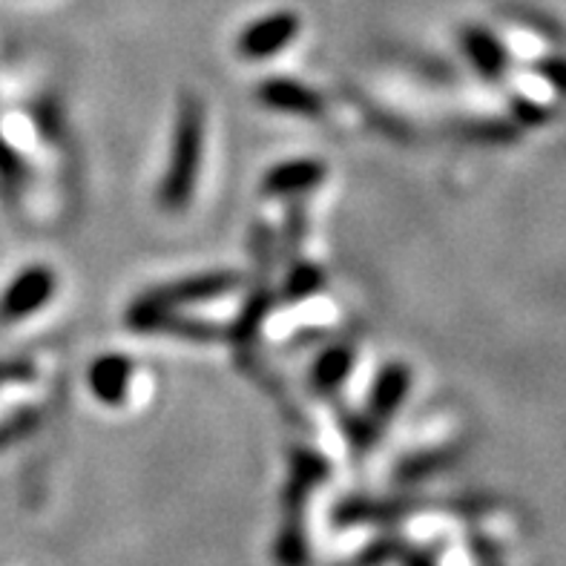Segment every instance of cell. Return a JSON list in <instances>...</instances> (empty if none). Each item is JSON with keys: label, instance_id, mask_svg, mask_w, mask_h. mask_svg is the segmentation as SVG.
I'll use <instances>...</instances> for the list:
<instances>
[{"label": "cell", "instance_id": "obj_1", "mask_svg": "<svg viewBox=\"0 0 566 566\" xmlns=\"http://www.w3.org/2000/svg\"><path fill=\"white\" fill-rule=\"evenodd\" d=\"M201 158V109L196 101H187L179 115V129H176V144H172V165L165 179V193L161 199L167 208H181L190 193H193L196 176H199Z\"/></svg>", "mask_w": 566, "mask_h": 566}, {"label": "cell", "instance_id": "obj_2", "mask_svg": "<svg viewBox=\"0 0 566 566\" xmlns=\"http://www.w3.org/2000/svg\"><path fill=\"white\" fill-rule=\"evenodd\" d=\"M52 291H55V276L46 268H32L21 273L0 300V319H21L32 314L50 300Z\"/></svg>", "mask_w": 566, "mask_h": 566}, {"label": "cell", "instance_id": "obj_3", "mask_svg": "<svg viewBox=\"0 0 566 566\" xmlns=\"http://www.w3.org/2000/svg\"><path fill=\"white\" fill-rule=\"evenodd\" d=\"M294 35V18H291V14H276V18H268V21H262L259 27L248 29L242 35V41H239V46H242V55L248 57H268L282 52V46H285Z\"/></svg>", "mask_w": 566, "mask_h": 566}, {"label": "cell", "instance_id": "obj_4", "mask_svg": "<svg viewBox=\"0 0 566 566\" xmlns=\"http://www.w3.org/2000/svg\"><path fill=\"white\" fill-rule=\"evenodd\" d=\"M129 363L124 357H104L93 366L90 374V382H93V391L104 402H118L124 400V391H127L129 382Z\"/></svg>", "mask_w": 566, "mask_h": 566}, {"label": "cell", "instance_id": "obj_5", "mask_svg": "<svg viewBox=\"0 0 566 566\" xmlns=\"http://www.w3.org/2000/svg\"><path fill=\"white\" fill-rule=\"evenodd\" d=\"M325 170L314 161H294V165H282L268 176V190L271 193H287V190H308L316 181L323 179Z\"/></svg>", "mask_w": 566, "mask_h": 566}, {"label": "cell", "instance_id": "obj_6", "mask_svg": "<svg viewBox=\"0 0 566 566\" xmlns=\"http://www.w3.org/2000/svg\"><path fill=\"white\" fill-rule=\"evenodd\" d=\"M262 98L271 107L287 109V113H316L319 109V101L314 98V93L302 90L300 84H291V81H271L262 90Z\"/></svg>", "mask_w": 566, "mask_h": 566}, {"label": "cell", "instance_id": "obj_7", "mask_svg": "<svg viewBox=\"0 0 566 566\" xmlns=\"http://www.w3.org/2000/svg\"><path fill=\"white\" fill-rule=\"evenodd\" d=\"M406 388H409V374L406 368H388L386 374L377 382V391H374V411L380 415H388V411H395L397 406L406 397Z\"/></svg>", "mask_w": 566, "mask_h": 566}, {"label": "cell", "instance_id": "obj_8", "mask_svg": "<svg viewBox=\"0 0 566 566\" xmlns=\"http://www.w3.org/2000/svg\"><path fill=\"white\" fill-rule=\"evenodd\" d=\"M469 55L474 57V64L481 66L486 75H497V70L503 66V50L481 32H469Z\"/></svg>", "mask_w": 566, "mask_h": 566}, {"label": "cell", "instance_id": "obj_9", "mask_svg": "<svg viewBox=\"0 0 566 566\" xmlns=\"http://www.w3.org/2000/svg\"><path fill=\"white\" fill-rule=\"evenodd\" d=\"M348 366H352V357L345 352L325 354V357L319 359V366H316V380H319V386H334V382L348 371Z\"/></svg>", "mask_w": 566, "mask_h": 566}, {"label": "cell", "instance_id": "obj_10", "mask_svg": "<svg viewBox=\"0 0 566 566\" xmlns=\"http://www.w3.org/2000/svg\"><path fill=\"white\" fill-rule=\"evenodd\" d=\"M417 566H434V560H431V558H417Z\"/></svg>", "mask_w": 566, "mask_h": 566}]
</instances>
